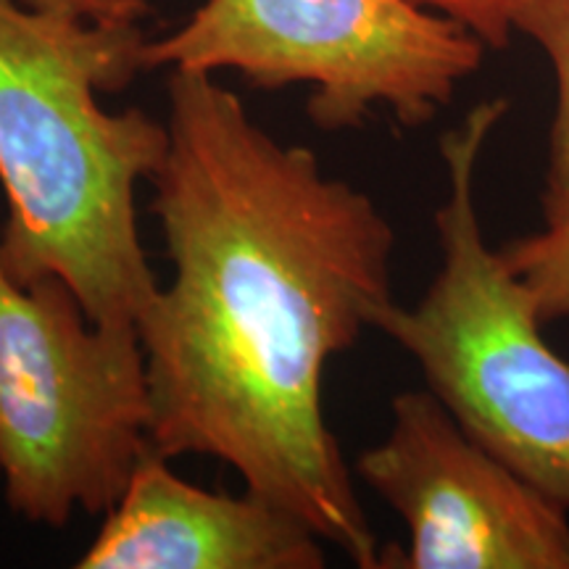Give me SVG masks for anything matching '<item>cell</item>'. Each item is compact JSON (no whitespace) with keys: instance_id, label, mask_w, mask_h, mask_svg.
I'll list each match as a JSON object with an SVG mask.
<instances>
[{"instance_id":"cell-1","label":"cell","mask_w":569,"mask_h":569,"mask_svg":"<svg viewBox=\"0 0 569 569\" xmlns=\"http://www.w3.org/2000/svg\"><path fill=\"white\" fill-rule=\"evenodd\" d=\"M151 182L172 280L138 319L151 446L232 467L356 567L380 546L322 407L332 356L393 303L396 230L372 196L284 146L203 71L169 74Z\"/></svg>"},{"instance_id":"cell-8","label":"cell","mask_w":569,"mask_h":569,"mask_svg":"<svg viewBox=\"0 0 569 569\" xmlns=\"http://www.w3.org/2000/svg\"><path fill=\"white\" fill-rule=\"evenodd\" d=\"M515 32L536 40L557 74V111L540 190L543 222L551 224L569 217V0H517Z\"/></svg>"},{"instance_id":"cell-3","label":"cell","mask_w":569,"mask_h":569,"mask_svg":"<svg viewBox=\"0 0 569 569\" xmlns=\"http://www.w3.org/2000/svg\"><path fill=\"white\" fill-rule=\"evenodd\" d=\"M507 109V98L482 101L440 140V269L415 306L393 301L375 330L417 361L467 436L569 509V361L546 343L536 298L488 246L475 201L482 151Z\"/></svg>"},{"instance_id":"cell-4","label":"cell","mask_w":569,"mask_h":569,"mask_svg":"<svg viewBox=\"0 0 569 569\" xmlns=\"http://www.w3.org/2000/svg\"><path fill=\"white\" fill-rule=\"evenodd\" d=\"M151 448L138 327L92 322L59 277L13 280L0 259V480L13 515L63 528L106 515Z\"/></svg>"},{"instance_id":"cell-5","label":"cell","mask_w":569,"mask_h":569,"mask_svg":"<svg viewBox=\"0 0 569 569\" xmlns=\"http://www.w3.org/2000/svg\"><path fill=\"white\" fill-rule=\"evenodd\" d=\"M486 51L411 0H206L174 32L146 40L142 69L238 71L259 90L309 84V119L340 132L380 109L401 127L427 124Z\"/></svg>"},{"instance_id":"cell-2","label":"cell","mask_w":569,"mask_h":569,"mask_svg":"<svg viewBox=\"0 0 569 569\" xmlns=\"http://www.w3.org/2000/svg\"><path fill=\"white\" fill-rule=\"evenodd\" d=\"M140 21L0 0V259L13 280L59 277L98 325H138L159 280L140 240L138 184L151 180L169 127L109 111L142 69Z\"/></svg>"},{"instance_id":"cell-10","label":"cell","mask_w":569,"mask_h":569,"mask_svg":"<svg viewBox=\"0 0 569 569\" xmlns=\"http://www.w3.org/2000/svg\"><path fill=\"white\" fill-rule=\"evenodd\" d=\"M411 3L457 21L488 51H503L515 34L517 0H411Z\"/></svg>"},{"instance_id":"cell-9","label":"cell","mask_w":569,"mask_h":569,"mask_svg":"<svg viewBox=\"0 0 569 569\" xmlns=\"http://www.w3.org/2000/svg\"><path fill=\"white\" fill-rule=\"evenodd\" d=\"M519 282L530 290L546 325L569 319V217L498 248Z\"/></svg>"},{"instance_id":"cell-6","label":"cell","mask_w":569,"mask_h":569,"mask_svg":"<svg viewBox=\"0 0 569 569\" xmlns=\"http://www.w3.org/2000/svg\"><path fill=\"white\" fill-rule=\"evenodd\" d=\"M356 475L407 525L377 569H569V509L480 446L430 390H403Z\"/></svg>"},{"instance_id":"cell-11","label":"cell","mask_w":569,"mask_h":569,"mask_svg":"<svg viewBox=\"0 0 569 569\" xmlns=\"http://www.w3.org/2000/svg\"><path fill=\"white\" fill-rule=\"evenodd\" d=\"M34 9L80 13L96 21H140L151 13V0H24Z\"/></svg>"},{"instance_id":"cell-7","label":"cell","mask_w":569,"mask_h":569,"mask_svg":"<svg viewBox=\"0 0 569 569\" xmlns=\"http://www.w3.org/2000/svg\"><path fill=\"white\" fill-rule=\"evenodd\" d=\"M80 569H319L325 540L280 503L193 486L151 446Z\"/></svg>"}]
</instances>
